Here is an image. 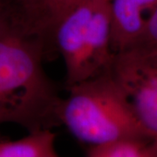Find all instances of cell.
Segmentation results:
<instances>
[{
  "mask_svg": "<svg viewBox=\"0 0 157 157\" xmlns=\"http://www.w3.org/2000/svg\"><path fill=\"white\" fill-rule=\"evenodd\" d=\"M46 52L10 11L0 25V125L17 124L28 132L61 125L62 99L43 65Z\"/></svg>",
  "mask_w": 157,
  "mask_h": 157,
  "instance_id": "6da1fadb",
  "label": "cell"
},
{
  "mask_svg": "<svg viewBox=\"0 0 157 157\" xmlns=\"http://www.w3.org/2000/svg\"><path fill=\"white\" fill-rule=\"evenodd\" d=\"M62 99L60 124L91 146L131 138H149L128 97L109 71L67 86Z\"/></svg>",
  "mask_w": 157,
  "mask_h": 157,
  "instance_id": "7a4b0ae2",
  "label": "cell"
},
{
  "mask_svg": "<svg viewBox=\"0 0 157 157\" xmlns=\"http://www.w3.org/2000/svg\"><path fill=\"white\" fill-rule=\"evenodd\" d=\"M52 45L61 55L67 87L110 70V0H83L57 25Z\"/></svg>",
  "mask_w": 157,
  "mask_h": 157,
  "instance_id": "3957f363",
  "label": "cell"
},
{
  "mask_svg": "<svg viewBox=\"0 0 157 157\" xmlns=\"http://www.w3.org/2000/svg\"><path fill=\"white\" fill-rule=\"evenodd\" d=\"M83 0H12V17L30 35L39 39L46 49L52 45L57 25Z\"/></svg>",
  "mask_w": 157,
  "mask_h": 157,
  "instance_id": "277c9868",
  "label": "cell"
},
{
  "mask_svg": "<svg viewBox=\"0 0 157 157\" xmlns=\"http://www.w3.org/2000/svg\"><path fill=\"white\" fill-rule=\"evenodd\" d=\"M157 8V0H110L111 47L115 54L135 45Z\"/></svg>",
  "mask_w": 157,
  "mask_h": 157,
  "instance_id": "5b68a950",
  "label": "cell"
},
{
  "mask_svg": "<svg viewBox=\"0 0 157 157\" xmlns=\"http://www.w3.org/2000/svg\"><path fill=\"white\" fill-rule=\"evenodd\" d=\"M56 135L52 129L29 132L16 140H0V157H45L55 152Z\"/></svg>",
  "mask_w": 157,
  "mask_h": 157,
  "instance_id": "8992f818",
  "label": "cell"
},
{
  "mask_svg": "<svg viewBox=\"0 0 157 157\" xmlns=\"http://www.w3.org/2000/svg\"><path fill=\"white\" fill-rule=\"evenodd\" d=\"M87 157H157V142L150 138H131L93 146Z\"/></svg>",
  "mask_w": 157,
  "mask_h": 157,
  "instance_id": "52a82bcc",
  "label": "cell"
},
{
  "mask_svg": "<svg viewBox=\"0 0 157 157\" xmlns=\"http://www.w3.org/2000/svg\"><path fill=\"white\" fill-rule=\"evenodd\" d=\"M135 45H140V46L147 47V48L157 49V8L156 10L154 11L150 19L147 24L145 31L142 34L140 41Z\"/></svg>",
  "mask_w": 157,
  "mask_h": 157,
  "instance_id": "ba28073f",
  "label": "cell"
},
{
  "mask_svg": "<svg viewBox=\"0 0 157 157\" xmlns=\"http://www.w3.org/2000/svg\"><path fill=\"white\" fill-rule=\"evenodd\" d=\"M10 12L9 4L5 0H0V25L6 19Z\"/></svg>",
  "mask_w": 157,
  "mask_h": 157,
  "instance_id": "9c48e42d",
  "label": "cell"
},
{
  "mask_svg": "<svg viewBox=\"0 0 157 157\" xmlns=\"http://www.w3.org/2000/svg\"><path fill=\"white\" fill-rule=\"evenodd\" d=\"M45 157H59L58 155H57L56 152H53V153H52V154H50L49 155H47V156Z\"/></svg>",
  "mask_w": 157,
  "mask_h": 157,
  "instance_id": "30bf717a",
  "label": "cell"
}]
</instances>
